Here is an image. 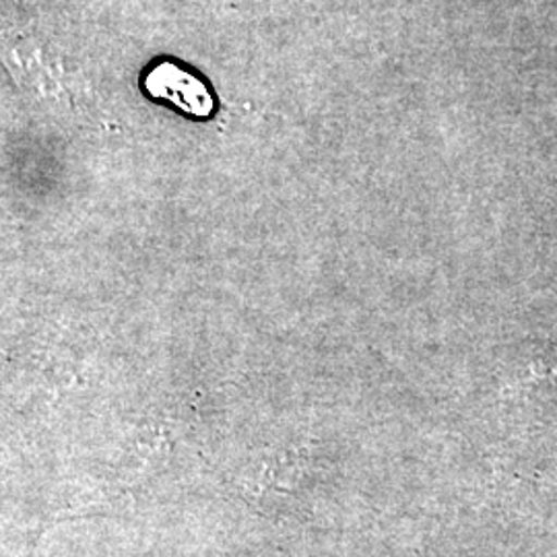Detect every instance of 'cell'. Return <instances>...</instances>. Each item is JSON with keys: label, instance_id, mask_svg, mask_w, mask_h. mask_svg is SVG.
<instances>
[{"label": "cell", "instance_id": "1", "mask_svg": "<svg viewBox=\"0 0 557 557\" xmlns=\"http://www.w3.org/2000/svg\"><path fill=\"white\" fill-rule=\"evenodd\" d=\"M145 89L153 98L170 101L190 116L207 119L215 108L207 85L174 62H161L153 66L145 79Z\"/></svg>", "mask_w": 557, "mask_h": 557}]
</instances>
